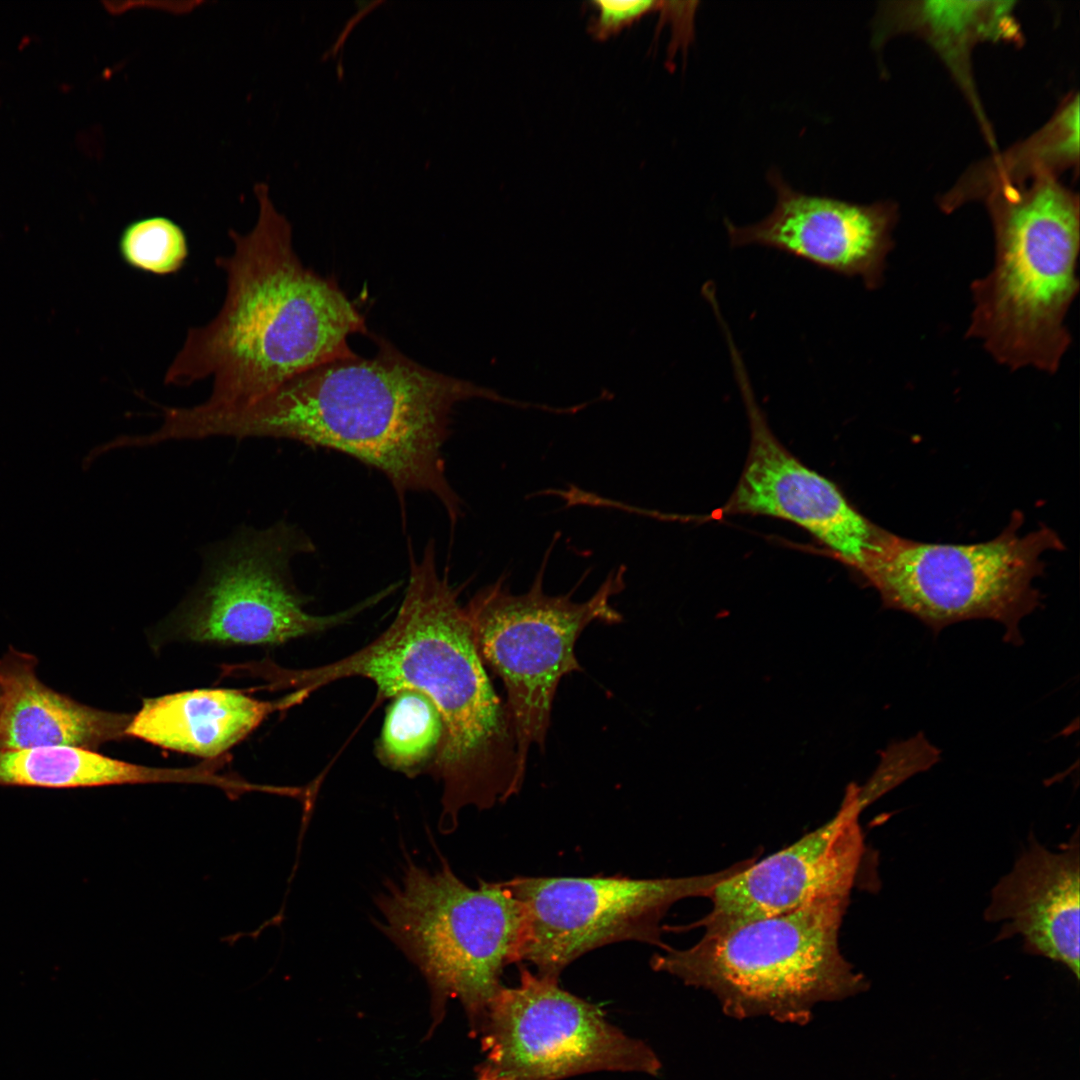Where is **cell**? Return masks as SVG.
Masks as SVG:
<instances>
[{
	"mask_svg": "<svg viewBox=\"0 0 1080 1080\" xmlns=\"http://www.w3.org/2000/svg\"><path fill=\"white\" fill-rule=\"evenodd\" d=\"M378 351L302 372L240 407H189L188 439L272 437L345 453L382 472L399 498L433 495L455 524L462 501L446 476L443 447L454 407L474 398L528 409L471 381L425 367L374 336Z\"/></svg>",
	"mask_w": 1080,
	"mask_h": 1080,
	"instance_id": "obj_1",
	"label": "cell"
},
{
	"mask_svg": "<svg viewBox=\"0 0 1080 1080\" xmlns=\"http://www.w3.org/2000/svg\"><path fill=\"white\" fill-rule=\"evenodd\" d=\"M457 596L437 568L431 541L420 558H411L404 598L382 634L339 660L280 677L310 692L360 677L383 697L413 690L429 698L444 726L429 770L443 786L440 826L447 833L461 809L492 808L517 794L524 781L508 708L490 682Z\"/></svg>",
	"mask_w": 1080,
	"mask_h": 1080,
	"instance_id": "obj_2",
	"label": "cell"
},
{
	"mask_svg": "<svg viewBox=\"0 0 1080 1080\" xmlns=\"http://www.w3.org/2000/svg\"><path fill=\"white\" fill-rule=\"evenodd\" d=\"M255 192V226L245 234L230 230L232 252L215 258L226 274L222 307L187 331L164 374V383L177 387L210 378V396L201 403L209 408L247 405L302 372L353 356L349 336L368 334L338 285L302 264L267 186Z\"/></svg>",
	"mask_w": 1080,
	"mask_h": 1080,
	"instance_id": "obj_3",
	"label": "cell"
},
{
	"mask_svg": "<svg viewBox=\"0 0 1080 1080\" xmlns=\"http://www.w3.org/2000/svg\"><path fill=\"white\" fill-rule=\"evenodd\" d=\"M992 269L974 280L966 336L1010 370L1055 373L1071 344L1066 315L1078 294V196L1054 176L1003 186L986 198Z\"/></svg>",
	"mask_w": 1080,
	"mask_h": 1080,
	"instance_id": "obj_4",
	"label": "cell"
},
{
	"mask_svg": "<svg viewBox=\"0 0 1080 1080\" xmlns=\"http://www.w3.org/2000/svg\"><path fill=\"white\" fill-rule=\"evenodd\" d=\"M850 896L818 899L798 909L703 933L684 949L666 947L651 967L707 990L736 1019L769 1016L806 1024L813 1008L869 988L844 957L840 931Z\"/></svg>",
	"mask_w": 1080,
	"mask_h": 1080,
	"instance_id": "obj_5",
	"label": "cell"
},
{
	"mask_svg": "<svg viewBox=\"0 0 1080 1080\" xmlns=\"http://www.w3.org/2000/svg\"><path fill=\"white\" fill-rule=\"evenodd\" d=\"M379 929L426 979L434 1023L450 999L463 1006L479 1034L501 975L521 962L525 914L504 881L473 888L444 861L430 871L407 860L398 881L377 896Z\"/></svg>",
	"mask_w": 1080,
	"mask_h": 1080,
	"instance_id": "obj_6",
	"label": "cell"
},
{
	"mask_svg": "<svg viewBox=\"0 0 1080 1080\" xmlns=\"http://www.w3.org/2000/svg\"><path fill=\"white\" fill-rule=\"evenodd\" d=\"M1015 512L994 539L974 544L925 543L877 526L855 570L879 593L884 607L906 612L934 632L972 619L994 620L1004 640L1022 642L1021 620L1041 604L1034 581L1042 556L1063 550L1048 527L1021 534Z\"/></svg>",
	"mask_w": 1080,
	"mask_h": 1080,
	"instance_id": "obj_7",
	"label": "cell"
},
{
	"mask_svg": "<svg viewBox=\"0 0 1080 1080\" xmlns=\"http://www.w3.org/2000/svg\"><path fill=\"white\" fill-rule=\"evenodd\" d=\"M549 555L550 550L527 592L512 594L502 576L464 607L482 662L506 690L518 766L524 777L531 747H545L561 679L583 670L575 653L579 636L592 622L615 624L623 620L610 598L625 587L624 566L612 570L591 598L574 602L572 592L558 596L544 592Z\"/></svg>",
	"mask_w": 1080,
	"mask_h": 1080,
	"instance_id": "obj_8",
	"label": "cell"
},
{
	"mask_svg": "<svg viewBox=\"0 0 1080 1080\" xmlns=\"http://www.w3.org/2000/svg\"><path fill=\"white\" fill-rule=\"evenodd\" d=\"M522 967L501 986L479 1034L476 1080H563L613 1071L657 1075L661 1062L642 1040L611 1024L602 1009Z\"/></svg>",
	"mask_w": 1080,
	"mask_h": 1080,
	"instance_id": "obj_9",
	"label": "cell"
},
{
	"mask_svg": "<svg viewBox=\"0 0 1080 1080\" xmlns=\"http://www.w3.org/2000/svg\"><path fill=\"white\" fill-rule=\"evenodd\" d=\"M753 861L674 878L518 876L504 881L524 909L521 961L533 964L538 975L559 980L569 964L605 945L636 941L664 949L661 922L674 904L708 897Z\"/></svg>",
	"mask_w": 1080,
	"mask_h": 1080,
	"instance_id": "obj_10",
	"label": "cell"
},
{
	"mask_svg": "<svg viewBox=\"0 0 1080 1080\" xmlns=\"http://www.w3.org/2000/svg\"><path fill=\"white\" fill-rule=\"evenodd\" d=\"M313 551L304 531L285 521L242 528L213 546L201 585L182 613L185 635L199 642L279 644L330 629L371 602L333 615L308 613L291 563Z\"/></svg>",
	"mask_w": 1080,
	"mask_h": 1080,
	"instance_id": "obj_11",
	"label": "cell"
},
{
	"mask_svg": "<svg viewBox=\"0 0 1080 1080\" xmlns=\"http://www.w3.org/2000/svg\"><path fill=\"white\" fill-rule=\"evenodd\" d=\"M750 428L748 456L721 514H753L790 521L852 568L860 563L877 526L838 487L801 463L778 441L758 405L745 363L731 334L724 336Z\"/></svg>",
	"mask_w": 1080,
	"mask_h": 1080,
	"instance_id": "obj_12",
	"label": "cell"
},
{
	"mask_svg": "<svg viewBox=\"0 0 1080 1080\" xmlns=\"http://www.w3.org/2000/svg\"><path fill=\"white\" fill-rule=\"evenodd\" d=\"M857 792L858 785L849 784L829 821L717 885L708 896L711 909L693 926L714 933L818 899L850 896L865 848Z\"/></svg>",
	"mask_w": 1080,
	"mask_h": 1080,
	"instance_id": "obj_13",
	"label": "cell"
},
{
	"mask_svg": "<svg viewBox=\"0 0 1080 1080\" xmlns=\"http://www.w3.org/2000/svg\"><path fill=\"white\" fill-rule=\"evenodd\" d=\"M768 181L776 199L765 218L745 226L725 220L731 247L775 249L838 275L857 277L869 290L881 287L894 247L898 215L893 203L859 204L806 194L777 170L768 173Z\"/></svg>",
	"mask_w": 1080,
	"mask_h": 1080,
	"instance_id": "obj_14",
	"label": "cell"
},
{
	"mask_svg": "<svg viewBox=\"0 0 1080 1080\" xmlns=\"http://www.w3.org/2000/svg\"><path fill=\"white\" fill-rule=\"evenodd\" d=\"M1078 830L1057 851L1033 836L991 890L984 911L1002 923L996 940L1019 936L1024 951L1057 962L1079 980L1080 845Z\"/></svg>",
	"mask_w": 1080,
	"mask_h": 1080,
	"instance_id": "obj_15",
	"label": "cell"
},
{
	"mask_svg": "<svg viewBox=\"0 0 1080 1080\" xmlns=\"http://www.w3.org/2000/svg\"><path fill=\"white\" fill-rule=\"evenodd\" d=\"M33 655L10 648L0 657L4 704L0 750L73 746L94 750L122 738L132 716L79 703L54 691L36 675Z\"/></svg>",
	"mask_w": 1080,
	"mask_h": 1080,
	"instance_id": "obj_16",
	"label": "cell"
},
{
	"mask_svg": "<svg viewBox=\"0 0 1080 1080\" xmlns=\"http://www.w3.org/2000/svg\"><path fill=\"white\" fill-rule=\"evenodd\" d=\"M306 689L261 701L231 689H196L146 699L126 735L202 757L225 752L275 711L301 703Z\"/></svg>",
	"mask_w": 1080,
	"mask_h": 1080,
	"instance_id": "obj_17",
	"label": "cell"
},
{
	"mask_svg": "<svg viewBox=\"0 0 1080 1080\" xmlns=\"http://www.w3.org/2000/svg\"><path fill=\"white\" fill-rule=\"evenodd\" d=\"M204 781L205 771L201 766L146 767L73 746L0 750V785L75 788Z\"/></svg>",
	"mask_w": 1080,
	"mask_h": 1080,
	"instance_id": "obj_18",
	"label": "cell"
},
{
	"mask_svg": "<svg viewBox=\"0 0 1080 1080\" xmlns=\"http://www.w3.org/2000/svg\"><path fill=\"white\" fill-rule=\"evenodd\" d=\"M1013 2L928 1L892 8L890 24L896 30H912L935 48L966 91L976 109L968 57L978 41L1015 40Z\"/></svg>",
	"mask_w": 1080,
	"mask_h": 1080,
	"instance_id": "obj_19",
	"label": "cell"
},
{
	"mask_svg": "<svg viewBox=\"0 0 1080 1080\" xmlns=\"http://www.w3.org/2000/svg\"><path fill=\"white\" fill-rule=\"evenodd\" d=\"M1079 157V97L1069 96L1052 119L1032 137L1009 152L983 163L964 176L945 195L940 206L952 212L965 202L986 198L1003 186H1022L1077 163Z\"/></svg>",
	"mask_w": 1080,
	"mask_h": 1080,
	"instance_id": "obj_20",
	"label": "cell"
},
{
	"mask_svg": "<svg viewBox=\"0 0 1080 1080\" xmlns=\"http://www.w3.org/2000/svg\"><path fill=\"white\" fill-rule=\"evenodd\" d=\"M391 699L377 742L378 758L408 776L430 769L444 736L440 713L429 698L413 690Z\"/></svg>",
	"mask_w": 1080,
	"mask_h": 1080,
	"instance_id": "obj_21",
	"label": "cell"
},
{
	"mask_svg": "<svg viewBox=\"0 0 1080 1080\" xmlns=\"http://www.w3.org/2000/svg\"><path fill=\"white\" fill-rule=\"evenodd\" d=\"M119 252L132 268L162 276L182 269L189 247L184 230L176 222L165 216H150L123 229Z\"/></svg>",
	"mask_w": 1080,
	"mask_h": 1080,
	"instance_id": "obj_22",
	"label": "cell"
},
{
	"mask_svg": "<svg viewBox=\"0 0 1080 1080\" xmlns=\"http://www.w3.org/2000/svg\"><path fill=\"white\" fill-rule=\"evenodd\" d=\"M939 758V751L923 736L887 747L871 777L858 786L857 801L862 811L913 775L929 769Z\"/></svg>",
	"mask_w": 1080,
	"mask_h": 1080,
	"instance_id": "obj_23",
	"label": "cell"
},
{
	"mask_svg": "<svg viewBox=\"0 0 1080 1080\" xmlns=\"http://www.w3.org/2000/svg\"><path fill=\"white\" fill-rule=\"evenodd\" d=\"M593 5L597 14L590 22L588 32L594 39L605 41L631 26L644 15L659 10L661 2L597 0L593 2Z\"/></svg>",
	"mask_w": 1080,
	"mask_h": 1080,
	"instance_id": "obj_24",
	"label": "cell"
},
{
	"mask_svg": "<svg viewBox=\"0 0 1080 1080\" xmlns=\"http://www.w3.org/2000/svg\"><path fill=\"white\" fill-rule=\"evenodd\" d=\"M356 3L358 5L356 13L348 20L336 42L327 51V55L332 56L336 54L337 51L341 48L343 41L346 39L348 33L350 32L354 24L374 6L382 3V1H357Z\"/></svg>",
	"mask_w": 1080,
	"mask_h": 1080,
	"instance_id": "obj_25",
	"label": "cell"
},
{
	"mask_svg": "<svg viewBox=\"0 0 1080 1080\" xmlns=\"http://www.w3.org/2000/svg\"><path fill=\"white\" fill-rule=\"evenodd\" d=\"M3 704H4V692H3V688H2V686L0 684V715H1V712H2V709H3Z\"/></svg>",
	"mask_w": 1080,
	"mask_h": 1080,
	"instance_id": "obj_26",
	"label": "cell"
}]
</instances>
